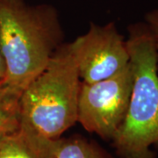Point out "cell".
<instances>
[{"label": "cell", "mask_w": 158, "mask_h": 158, "mask_svg": "<svg viewBox=\"0 0 158 158\" xmlns=\"http://www.w3.org/2000/svg\"><path fill=\"white\" fill-rule=\"evenodd\" d=\"M145 20L148 30L152 35L154 45L156 48V63H157L158 69V9L148 11L146 14Z\"/></svg>", "instance_id": "obj_9"}, {"label": "cell", "mask_w": 158, "mask_h": 158, "mask_svg": "<svg viewBox=\"0 0 158 158\" xmlns=\"http://www.w3.org/2000/svg\"><path fill=\"white\" fill-rule=\"evenodd\" d=\"M20 93L0 80V139L10 135L20 125Z\"/></svg>", "instance_id": "obj_7"}, {"label": "cell", "mask_w": 158, "mask_h": 158, "mask_svg": "<svg viewBox=\"0 0 158 158\" xmlns=\"http://www.w3.org/2000/svg\"><path fill=\"white\" fill-rule=\"evenodd\" d=\"M133 82L130 62L108 78L94 83L82 82L77 121L90 133L112 139L127 112Z\"/></svg>", "instance_id": "obj_4"}, {"label": "cell", "mask_w": 158, "mask_h": 158, "mask_svg": "<svg viewBox=\"0 0 158 158\" xmlns=\"http://www.w3.org/2000/svg\"><path fill=\"white\" fill-rule=\"evenodd\" d=\"M126 42L134 82L127 114L112 139L124 158H152L149 147L158 145V69L147 24L131 25Z\"/></svg>", "instance_id": "obj_2"}, {"label": "cell", "mask_w": 158, "mask_h": 158, "mask_svg": "<svg viewBox=\"0 0 158 158\" xmlns=\"http://www.w3.org/2000/svg\"><path fill=\"white\" fill-rule=\"evenodd\" d=\"M52 141L21 119L16 131L0 139V158H55Z\"/></svg>", "instance_id": "obj_6"}, {"label": "cell", "mask_w": 158, "mask_h": 158, "mask_svg": "<svg viewBox=\"0 0 158 158\" xmlns=\"http://www.w3.org/2000/svg\"><path fill=\"white\" fill-rule=\"evenodd\" d=\"M85 83L108 78L130 62L127 42L114 23L104 26L91 24L89 31L69 43Z\"/></svg>", "instance_id": "obj_5"}, {"label": "cell", "mask_w": 158, "mask_h": 158, "mask_svg": "<svg viewBox=\"0 0 158 158\" xmlns=\"http://www.w3.org/2000/svg\"><path fill=\"white\" fill-rule=\"evenodd\" d=\"M6 63H5V60L1 52V48H0V80H3L6 77Z\"/></svg>", "instance_id": "obj_10"}, {"label": "cell", "mask_w": 158, "mask_h": 158, "mask_svg": "<svg viewBox=\"0 0 158 158\" xmlns=\"http://www.w3.org/2000/svg\"><path fill=\"white\" fill-rule=\"evenodd\" d=\"M81 83L70 45H61L22 91L21 119L46 138L58 139L77 121Z\"/></svg>", "instance_id": "obj_3"}, {"label": "cell", "mask_w": 158, "mask_h": 158, "mask_svg": "<svg viewBox=\"0 0 158 158\" xmlns=\"http://www.w3.org/2000/svg\"><path fill=\"white\" fill-rule=\"evenodd\" d=\"M52 149L55 158H105L91 143L81 138L53 140Z\"/></svg>", "instance_id": "obj_8"}, {"label": "cell", "mask_w": 158, "mask_h": 158, "mask_svg": "<svg viewBox=\"0 0 158 158\" xmlns=\"http://www.w3.org/2000/svg\"><path fill=\"white\" fill-rule=\"evenodd\" d=\"M61 40L59 16L53 6L0 0V48L6 69L4 80L11 89L21 94L46 68Z\"/></svg>", "instance_id": "obj_1"}]
</instances>
